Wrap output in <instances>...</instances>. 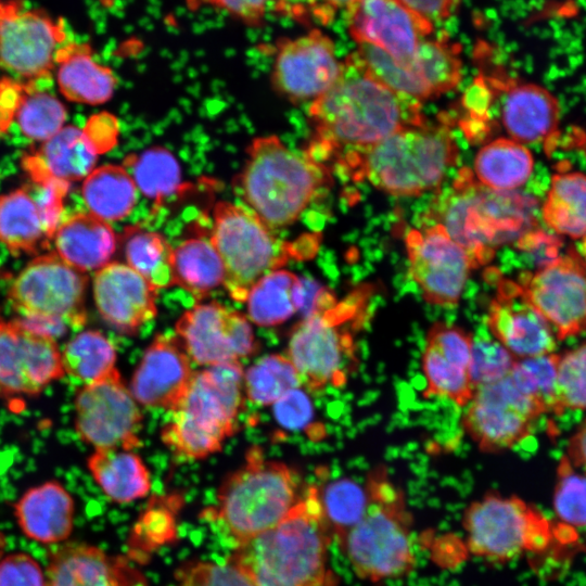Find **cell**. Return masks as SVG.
Segmentation results:
<instances>
[{
	"mask_svg": "<svg viewBox=\"0 0 586 586\" xmlns=\"http://www.w3.org/2000/svg\"><path fill=\"white\" fill-rule=\"evenodd\" d=\"M314 137L306 151L324 164L341 153L371 146L391 135L426 120L421 103L398 94L370 76L354 53L341 75L308 111Z\"/></svg>",
	"mask_w": 586,
	"mask_h": 586,
	"instance_id": "1",
	"label": "cell"
},
{
	"mask_svg": "<svg viewBox=\"0 0 586 586\" xmlns=\"http://www.w3.org/2000/svg\"><path fill=\"white\" fill-rule=\"evenodd\" d=\"M332 540L319 489L309 485L283 520L237 544L227 562L257 586H337L328 563Z\"/></svg>",
	"mask_w": 586,
	"mask_h": 586,
	"instance_id": "2",
	"label": "cell"
},
{
	"mask_svg": "<svg viewBox=\"0 0 586 586\" xmlns=\"http://www.w3.org/2000/svg\"><path fill=\"white\" fill-rule=\"evenodd\" d=\"M535 201L518 191H496L462 168L440 191L425 214V225H441L462 246L475 267L488 263L498 245L523 239L535 225Z\"/></svg>",
	"mask_w": 586,
	"mask_h": 586,
	"instance_id": "3",
	"label": "cell"
},
{
	"mask_svg": "<svg viewBox=\"0 0 586 586\" xmlns=\"http://www.w3.org/2000/svg\"><path fill=\"white\" fill-rule=\"evenodd\" d=\"M457 160L458 146L443 120L410 126L371 146L345 151L334 164L353 180L366 179L388 194L412 196L437 188Z\"/></svg>",
	"mask_w": 586,
	"mask_h": 586,
	"instance_id": "4",
	"label": "cell"
},
{
	"mask_svg": "<svg viewBox=\"0 0 586 586\" xmlns=\"http://www.w3.org/2000/svg\"><path fill=\"white\" fill-rule=\"evenodd\" d=\"M239 178L243 201L270 229L292 225L330 186L327 165L286 148L277 136L255 138Z\"/></svg>",
	"mask_w": 586,
	"mask_h": 586,
	"instance_id": "5",
	"label": "cell"
},
{
	"mask_svg": "<svg viewBox=\"0 0 586 586\" xmlns=\"http://www.w3.org/2000/svg\"><path fill=\"white\" fill-rule=\"evenodd\" d=\"M365 487V512L339 545L357 577L371 583L402 577L416 565L404 494L383 468L368 474Z\"/></svg>",
	"mask_w": 586,
	"mask_h": 586,
	"instance_id": "6",
	"label": "cell"
},
{
	"mask_svg": "<svg viewBox=\"0 0 586 586\" xmlns=\"http://www.w3.org/2000/svg\"><path fill=\"white\" fill-rule=\"evenodd\" d=\"M244 372L239 361L193 372L186 394L162 430L163 443L180 460H199L219 451L237 430L243 406Z\"/></svg>",
	"mask_w": 586,
	"mask_h": 586,
	"instance_id": "7",
	"label": "cell"
},
{
	"mask_svg": "<svg viewBox=\"0 0 586 586\" xmlns=\"http://www.w3.org/2000/svg\"><path fill=\"white\" fill-rule=\"evenodd\" d=\"M303 493L290 467L267 460L260 447L253 446L244 464L221 483L217 505L206 512L240 544L283 520Z\"/></svg>",
	"mask_w": 586,
	"mask_h": 586,
	"instance_id": "8",
	"label": "cell"
},
{
	"mask_svg": "<svg viewBox=\"0 0 586 586\" xmlns=\"http://www.w3.org/2000/svg\"><path fill=\"white\" fill-rule=\"evenodd\" d=\"M369 291L366 286L353 291L331 308L303 318L292 330L288 358L307 390L346 383L356 361L353 333L364 321Z\"/></svg>",
	"mask_w": 586,
	"mask_h": 586,
	"instance_id": "9",
	"label": "cell"
},
{
	"mask_svg": "<svg viewBox=\"0 0 586 586\" xmlns=\"http://www.w3.org/2000/svg\"><path fill=\"white\" fill-rule=\"evenodd\" d=\"M209 241L224 266V285L238 302L246 301L263 277L295 256L292 246L276 238L252 209L228 201L214 207Z\"/></svg>",
	"mask_w": 586,
	"mask_h": 586,
	"instance_id": "10",
	"label": "cell"
},
{
	"mask_svg": "<svg viewBox=\"0 0 586 586\" xmlns=\"http://www.w3.org/2000/svg\"><path fill=\"white\" fill-rule=\"evenodd\" d=\"M469 550L493 562H508L543 550L549 539L547 520L515 496L488 493L471 502L462 517Z\"/></svg>",
	"mask_w": 586,
	"mask_h": 586,
	"instance_id": "11",
	"label": "cell"
},
{
	"mask_svg": "<svg viewBox=\"0 0 586 586\" xmlns=\"http://www.w3.org/2000/svg\"><path fill=\"white\" fill-rule=\"evenodd\" d=\"M88 277L56 253L31 259L9 290L13 308L22 318L81 327L87 314L85 297Z\"/></svg>",
	"mask_w": 586,
	"mask_h": 586,
	"instance_id": "12",
	"label": "cell"
},
{
	"mask_svg": "<svg viewBox=\"0 0 586 586\" xmlns=\"http://www.w3.org/2000/svg\"><path fill=\"white\" fill-rule=\"evenodd\" d=\"M65 23L25 0H0V67L26 82L50 79Z\"/></svg>",
	"mask_w": 586,
	"mask_h": 586,
	"instance_id": "13",
	"label": "cell"
},
{
	"mask_svg": "<svg viewBox=\"0 0 586 586\" xmlns=\"http://www.w3.org/2000/svg\"><path fill=\"white\" fill-rule=\"evenodd\" d=\"M462 426L485 453L511 448L531 434L534 421L546 408L524 393L509 373L475 388L467 405Z\"/></svg>",
	"mask_w": 586,
	"mask_h": 586,
	"instance_id": "14",
	"label": "cell"
},
{
	"mask_svg": "<svg viewBox=\"0 0 586 586\" xmlns=\"http://www.w3.org/2000/svg\"><path fill=\"white\" fill-rule=\"evenodd\" d=\"M519 285L558 341L586 331V262L575 251L548 258Z\"/></svg>",
	"mask_w": 586,
	"mask_h": 586,
	"instance_id": "15",
	"label": "cell"
},
{
	"mask_svg": "<svg viewBox=\"0 0 586 586\" xmlns=\"http://www.w3.org/2000/svg\"><path fill=\"white\" fill-rule=\"evenodd\" d=\"M75 412L77 433L95 449L130 450L140 445L142 413L116 369L79 390Z\"/></svg>",
	"mask_w": 586,
	"mask_h": 586,
	"instance_id": "16",
	"label": "cell"
},
{
	"mask_svg": "<svg viewBox=\"0 0 586 586\" xmlns=\"http://www.w3.org/2000/svg\"><path fill=\"white\" fill-rule=\"evenodd\" d=\"M408 272L424 300L433 305L455 306L475 265L466 250L437 224L411 229L405 239Z\"/></svg>",
	"mask_w": 586,
	"mask_h": 586,
	"instance_id": "17",
	"label": "cell"
},
{
	"mask_svg": "<svg viewBox=\"0 0 586 586\" xmlns=\"http://www.w3.org/2000/svg\"><path fill=\"white\" fill-rule=\"evenodd\" d=\"M342 67L332 39L316 28L279 42L271 82L276 91L293 103L314 101L332 87Z\"/></svg>",
	"mask_w": 586,
	"mask_h": 586,
	"instance_id": "18",
	"label": "cell"
},
{
	"mask_svg": "<svg viewBox=\"0 0 586 586\" xmlns=\"http://www.w3.org/2000/svg\"><path fill=\"white\" fill-rule=\"evenodd\" d=\"M176 332L188 356L200 365L238 361L258 349L246 317L217 302L187 310L177 321Z\"/></svg>",
	"mask_w": 586,
	"mask_h": 586,
	"instance_id": "19",
	"label": "cell"
},
{
	"mask_svg": "<svg viewBox=\"0 0 586 586\" xmlns=\"http://www.w3.org/2000/svg\"><path fill=\"white\" fill-rule=\"evenodd\" d=\"M344 12L348 34L357 44L378 48L406 65L435 29L398 0H353Z\"/></svg>",
	"mask_w": 586,
	"mask_h": 586,
	"instance_id": "20",
	"label": "cell"
},
{
	"mask_svg": "<svg viewBox=\"0 0 586 586\" xmlns=\"http://www.w3.org/2000/svg\"><path fill=\"white\" fill-rule=\"evenodd\" d=\"M63 374L54 339L0 320V396L36 395Z\"/></svg>",
	"mask_w": 586,
	"mask_h": 586,
	"instance_id": "21",
	"label": "cell"
},
{
	"mask_svg": "<svg viewBox=\"0 0 586 586\" xmlns=\"http://www.w3.org/2000/svg\"><path fill=\"white\" fill-rule=\"evenodd\" d=\"M486 323L495 340L515 359L551 354L557 347L552 328L528 304L515 282L499 285Z\"/></svg>",
	"mask_w": 586,
	"mask_h": 586,
	"instance_id": "22",
	"label": "cell"
},
{
	"mask_svg": "<svg viewBox=\"0 0 586 586\" xmlns=\"http://www.w3.org/2000/svg\"><path fill=\"white\" fill-rule=\"evenodd\" d=\"M156 291L131 267L118 262L97 270L93 279V298L101 317L128 335L156 316Z\"/></svg>",
	"mask_w": 586,
	"mask_h": 586,
	"instance_id": "23",
	"label": "cell"
},
{
	"mask_svg": "<svg viewBox=\"0 0 586 586\" xmlns=\"http://www.w3.org/2000/svg\"><path fill=\"white\" fill-rule=\"evenodd\" d=\"M192 375L182 343L175 336L157 334L132 375L130 392L143 406L173 410Z\"/></svg>",
	"mask_w": 586,
	"mask_h": 586,
	"instance_id": "24",
	"label": "cell"
},
{
	"mask_svg": "<svg viewBox=\"0 0 586 586\" xmlns=\"http://www.w3.org/2000/svg\"><path fill=\"white\" fill-rule=\"evenodd\" d=\"M485 78L504 92L501 122L510 139L521 144L547 143L556 135L560 105L549 90L532 82Z\"/></svg>",
	"mask_w": 586,
	"mask_h": 586,
	"instance_id": "25",
	"label": "cell"
},
{
	"mask_svg": "<svg viewBox=\"0 0 586 586\" xmlns=\"http://www.w3.org/2000/svg\"><path fill=\"white\" fill-rule=\"evenodd\" d=\"M47 586H148L142 574L120 557L86 543H67L51 555Z\"/></svg>",
	"mask_w": 586,
	"mask_h": 586,
	"instance_id": "26",
	"label": "cell"
},
{
	"mask_svg": "<svg viewBox=\"0 0 586 586\" xmlns=\"http://www.w3.org/2000/svg\"><path fill=\"white\" fill-rule=\"evenodd\" d=\"M14 514L22 533L44 545L66 540L74 526L75 504L56 481L35 486L18 499Z\"/></svg>",
	"mask_w": 586,
	"mask_h": 586,
	"instance_id": "27",
	"label": "cell"
},
{
	"mask_svg": "<svg viewBox=\"0 0 586 586\" xmlns=\"http://www.w3.org/2000/svg\"><path fill=\"white\" fill-rule=\"evenodd\" d=\"M98 154L82 129L66 126L59 130L22 164L31 180L40 184L49 178L67 182L86 178L94 167Z\"/></svg>",
	"mask_w": 586,
	"mask_h": 586,
	"instance_id": "28",
	"label": "cell"
},
{
	"mask_svg": "<svg viewBox=\"0 0 586 586\" xmlns=\"http://www.w3.org/2000/svg\"><path fill=\"white\" fill-rule=\"evenodd\" d=\"M56 80L62 94L74 102L102 104L117 85L113 71L98 63L86 42L62 44L54 58Z\"/></svg>",
	"mask_w": 586,
	"mask_h": 586,
	"instance_id": "29",
	"label": "cell"
},
{
	"mask_svg": "<svg viewBox=\"0 0 586 586\" xmlns=\"http://www.w3.org/2000/svg\"><path fill=\"white\" fill-rule=\"evenodd\" d=\"M56 254L81 270H99L111 263L118 239L111 225L91 213H78L54 233Z\"/></svg>",
	"mask_w": 586,
	"mask_h": 586,
	"instance_id": "30",
	"label": "cell"
},
{
	"mask_svg": "<svg viewBox=\"0 0 586 586\" xmlns=\"http://www.w3.org/2000/svg\"><path fill=\"white\" fill-rule=\"evenodd\" d=\"M88 469L114 502H130L150 492V473L141 458L130 450L95 449L88 459Z\"/></svg>",
	"mask_w": 586,
	"mask_h": 586,
	"instance_id": "31",
	"label": "cell"
},
{
	"mask_svg": "<svg viewBox=\"0 0 586 586\" xmlns=\"http://www.w3.org/2000/svg\"><path fill=\"white\" fill-rule=\"evenodd\" d=\"M540 212L547 227L557 234L586 238V174L577 170L555 174Z\"/></svg>",
	"mask_w": 586,
	"mask_h": 586,
	"instance_id": "32",
	"label": "cell"
},
{
	"mask_svg": "<svg viewBox=\"0 0 586 586\" xmlns=\"http://www.w3.org/2000/svg\"><path fill=\"white\" fill-rule=\"evenodd\" d=\"M50 239L37 200L27 190L0 195V242L12 253H37Z\"/></svg>",
	"mask_w": 586,
	"mask_h": 586,
	"instance_id": "33",
	"label": "cell"
},
{
	"mask_svg": "<svg viewBox=\"0 0 586 586\" xmlns=\"http://www.w3.org/2000/svg\"><path fill=\"white\" fill-rule=\"evenodd\" d=\"M533 169V155L524 144L498 138L479 151L473 174L488 189L515 191L528 180Z\"/></svg>",
	"mask_w": 586,
	"mask_h": 586,
	"instance_id": "34",
	"label": "cell"
},
{
	"mask_svg": "<svg viewBox=\"0 0 586 586\" xmlns=\"http://www.w3.org/2000/svg\"><path fill=\"white\" fill-rule=\"evenodd\" d=\"M173 284L203 300L217 286L224 284L225 271L221 259L209 239L191 238L173 249Z\"/></svg>",
	"mask_w": 586,
	"mask_h": 586,
	"instance_id": "35",
	"label": "cell"
},
{
	"mask_svg": "<svg viewBox=\"0 0 586 586\" xmlns=\"http://www.w3.org/2000/svg\"><path fill=\"white\" fill-rule=\"evenodd\" d=\"M302 279L278 269L263 277L250 291L249 318L260 327H272L290 319L301 306Z\"/></svg>",
	"mask_w": 586,
	"mask_h": 586,
	"instance_id": "36",
	"label": "cell"
},
{
	"mask_svg": "<svg viewBox=\"0 0 586 586\" xmlns=\"http://www.w3.org/2000/svg\"><path fill=\"white\" fill-rule=\"evenodd\" d=\"M82 198L91 214L115 221L125 218L135 207L137 187L125 167L104 165L85 178Z\"/></svg>",
	"mask_w": 586,
	"mask_h": 586,
	"instance_id": "37",
	"label": "cell"
},
{
	"mask_svg": "<svg viewBox=\"0 0 586 586\" xmlns=\"http://www.w3.org/2000/svg\"><path fill=\"white\" fill-rule=\"evenodd\" d=\"M461 46L442 31L424 39L409 64L433 98L455 89L462 77Z\"/></svg>",
	"mask_w": 586,
	"mask_h": 586,
	"instance_id": "38",
	"label": "cell"
},
{
	"mask_svg": "<svg viewBox=\"0 0 586 586\" xmlns=\"http://www.w3.org/2000/svg\"><path fill=\"white\" fill-rule=\"evenodd\" d=\"M127 265L155 290L173 285V247L158 232L128 227L122 237Z\"/></svg>",
	"mask_w": 586,
	"mask_h": 586,
	"instance_id": "39",
	"label": "cell"
},
{
	"mask_svg": "<svg viewBox=\"0 0 586 586\" xmlns=\"http://www.w3.org/2000/svg\"><path fill=\"white\" fill-rule=\"evenodd\" d=\"M61 357L64 372L86 384L97 382L116 369L113 345L95 330L77 334L66 344Z\"/></svg>",
	"mask_w": 586,
	"mask_h": 586,
	"instance_id": "40",
	"label": "cell"
},
{
	"mask_svg": "<svg viewBox=\"0 0 586 586\" xmlns=\"http://www.w3.org/2000/svg\"><path fill=\"white\" fill-rule=\"evenodd\" d=\"M126 164L137 189L146 198L161 202L180 187V165L165 148L153 146L131 155Z\"/></svg>",
	"mask_w": 586,
	"mask_h": 586,
	"instance_id": "41",
	"label": "cell"
},
{
	"mask_svg": "<svg viewBox=\"0 0 586 586\" xmlns=\"http://www.w3.org/2000/svg\"><path fill=\"white\" fill-rule=\"evenodd\" d=\"M302 385L300 375L285 356L271 354L260 358L244 373L247 398L257 405H272L284 394Z\"/></svg>",
	"mask_w": 586,
	"mask_h": 586,
	"instance_id": "42",
	"label": "cell"
},
{
	"mask_svg": "<svg viewBox=\"0 0 586 586\" xmlns=\"http://www.w3.org/2000/svg\"><path fill=\"white\" fill-rule=\"evenodd\" d=\"M318 489L323 517L339 544L365 512L366 487L351 479H340Z\"/></svg>",
	"mask_w": 586,
	"mask_h": 586,
	"instance_id": "43",
	"label": "cell"
},
{
	"mask_svg": "<svg viewBox=\"0 0 586 586\" xmlns=\"http://www.w3.org/2000/svg\"><path fill=\"white\" fill-rule=\"evenodd\" d=\"M353 53L370 76L394 92L419 102L433 98L429 87L409 64H402L368 44H358Z\"/></svg>",
	"mask_w": 586,
	"mask_h": 586,
	"instance_id": "44",
	"label": "cell"
},
{
	"mask_svg": "<svg viewBox=\"0 0 586 586\" xmlns=\"http://www.w3.org/2000/svg\"><path fill=\"white\" fill-rule=\"evenodd\" d=\"M422 369L426 380L425 396L446 397L462 407L471 402L474 386L469 370L429 344L422 356Z\"/></svg>",
	"mask_w": 586,
	"mask_h": 586,
	"instance_id": "45",
	"label": "cell"
},
{
	"mask_svg": "<svg viewBox=\"0 0 586 586\" xmlns=\"http://www.w3.org/2000/svg\"><path fill=\"white\" fill-rule=\"evenodd\" d=\"M15 118L26 137L46 141L63 128L66 111L55 97L37 90L34 82H29Z\"/></svg>",
	"mask_w": 586,
	"mask_h": 586,
	"instance_id": "46",
	"label": "cell"
},
{
	"mask_svg": "<svg viewBox=\"0 0 586 586\" xmlns=\"http://www.w3.org/2000/svg\"><path fill=\"white\" fill-rule=\"evenodd\" d=\"M586 409V342L557 355L555 411Z\"/></svg>",
	"mask_w": 586,
	"mask_h": 586,
	"instance_id": "47",
	"label": "cell"
},
{
	"mask_svg": "<svg viewBox=\"0 0 586 586\" xmlns=\"http://www.w3.org/2000/svg\"><path fill=\"white\" fill-rule=\"evenodd\" d=\"M556 353L517 359L509 372L524 393L537 399L548 411H555Z\"/></svg>",
	"mask_w": 586,
	"mask_h": 586,
	"instance_id": "48",
	"label": "cell"
},
{
	"mask_svg": "<svg viewBox=\"0 0 586 586\" xmlns=\"http://www.w3.org/2000/svg\"><path fill=\"white\" fill-rule=\"evenodd\" d=\"M553 510L558 519L574 528H586V473L574 470L564 456L558 466Z\"/></svg>",
	"mask_w": 586,
	"mask_h": 586,
	"instance_id": "49",
	"label": "cell"
},
{
	"mask_svg": "<svg viewBox=\"0 0 586 586\" xmlns=\"http://www.w3.org/2000/svg\"><path fill=\"white\" fill-rule=\"evenodd\" d=\"M517 359L496 340L473 341L469 375L476 387L505 378Z\"/></svg>",
	"mask_w": 586,
	"mask_h": 586,
	"instance_id": "50",
	"label": "cell"
},
{
	"mask_svg": "<svg viewBox=\"0 0 586 586\" xmlns=\"http://www.w3.org/2000/svg\"><path fill=\"white\" fill-rule=\"evenodd\" d=\"M175 586H257L233 565L188 562L175 573Z\"/></svg>",
	"mask_w": 586,
	"mask_h": 586,
	"instance_id": "51",
	"label": "cell"
},
{
	"mask_svg": "<svg viewBox=\"0 0 586 586\" xmlns=\"http://www.w3.org/2000/svg\"><path fill=\"white\" fill-rule=\"evenodd\" d=\"M0 586H47L46 573L29 555L10 553L0 560Z\"/></svg>",
	"mask_w": 586,
	"mask_h": 586,
	"instance_id": "52",
	"label": "cell"
},
{
	"mask_svg": "<svg viewBox=\"0 0 586 586\" xmlns=\"http://www.w3.org/2000/svg\"><path fill=\"white\" fill-rule=\"evenodd\" d=\"M353 0H277L273 10L296 20H313L321 25L330 23Z\"/></svg>",
	"mask_w": 586,
	"mask_h": 586,
	"instance_id": "53",
	"label": "cell"
},
{
	"mask_svg": "<svg viewBox=\"0 0 586 586\" xmlns=\"http://www.w3.org/2000/svg\"><path fill=\"white\" fill-rule=\"evenodd\" d=\"M275 417L288 430H300L306 426L313 418V405L308 396L293 388L275 403Z\"/></svg>",
	"mask_w": 586,
	"mask_h": 586,
	"instance_id": "54",
	"label": "cell"
},
{
	"mask_svg": "<svg viewBox=\"0 0 586 586\" xmlns=\"http://www.w3.org/2000/svg\"><path fill=\"white\" fill-rule=\"evenodd\" d=\"M41 189L39 198L36 199L39 205L47 231L50 238L54 237L59 228L60 218L63 212L64 199L69 190V182L49 178L38 184Z\"/></svg>",
	"mask_w": 586,
	"mask_h": 586,
	"instance_id": "55",
	"label": "cell"
},
{
	"mask_svg": "<svg viewBox=\"0 0 586 586\" xmlns=\"http://www.w3.org/2000/svg\"><path fill=\"white\" fill-rule=\"evenodd\" d=\"M198 4H206L231 14L235 18L255 26L259 25L269 9H273L277 0H193Z\"/></svg>",
	"mask_w": 586,
	"mask_h": 586,
	"instance_id": "56",
	"label": "cell"
},
{
	"mask_svg": "<svg viewBox=\"0 0 586 586\" xmlns=\"http://www.w3.org/2000/svg\"><path fill=\"white\" fill-rule=\"evenodd\" d=\"M82 131L97 154H100L116 144L118 124L113 115L100 113L89 118Z\"/></svg>",
	"mask_w": 586,
	"mask_h": 586,
	"instance_id": "57",
	"label": "cell"
},
{
	"mask_svg": "<svg viewBox=\"0 0 586 586\" xmlns=\"http://www.w3.org/2000/svg\"><path fill=\"white\" fill-rule=\"evenodd\" d=\"M29 82H21L13 78H0V135L4 133L20 109Z\"/></svg>",
	"mask_w": 586,
	"mask_h": 586,
	"instance_id": "58",
	"label": "cell"
},
{
	"mask_svg": "<svg viewBox=\"0 0 586 586\" xmlns=\"http://www.w3.org/2000/svg\"><path fill=\"white\" fill-rule=\"evenodd\" d=\"M407 9L419 17L435 26L436 23L444 22L451 17L460 0H398Z\"/></svg>",
	"mask_w": 586,
	"mask_h": 586,
	"instance_id": "59",
	"label": "cell"
},
{
	"mask_svg": "<svg viewBox=\"0 0 586 586\" xmlns=\"http://www.w3.org/2000/svg\"><path fill=\"white\" fill-rule=\"evenodd\" d=\"M565 457L574 469L586 473V417L569 440Z\"/></svg>",
	"mask_w": 586,
	"mask_h": 586,
	"instance_id": "60",
	"label": "cell"
}]
</instances>
